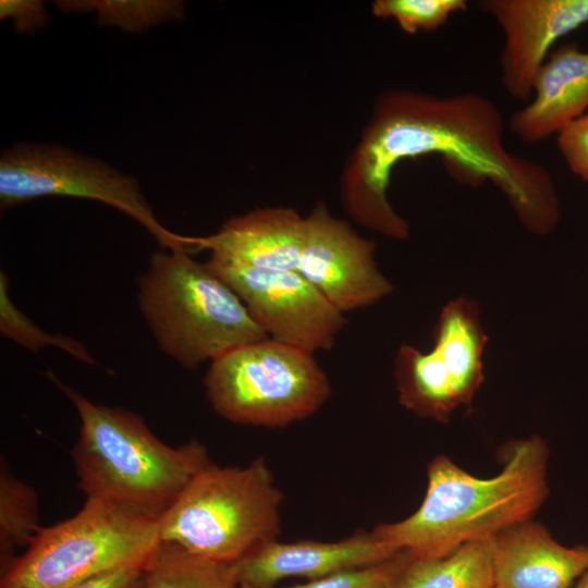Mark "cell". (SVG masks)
Returning <instances> with one entry per match:
<instances>
[{
	"label": "cell",
	"mask_w": 588,
	"mask_h": 588,
	"mask_svg": "<svg viewBox=\"0 0 588 588\" xmlns=\"http://www.w3.org/2000/svg\"><path fill=\"white\" fill-rule=\"evenodd\" d=\"M437 154L449 174L474 187L487 181L509 199L522 224L546 235L560 217L549 171L509 151L503 119L476 93L433 96L408 89L383 91L341 177L345 210L358 224L406 240L409 224L388 199L393 168L407 158Z\"/></svg>",
	"instance_id": "6da1fadb"
},
{
	"label": "cell",
	"mask_w": 588,
	"mask_h": 588,
	"mask_svg": "<svg viewBox=\"0 0 588 588\" xmlns=\"http://www.w3.org/2000/svg\"><path fill=\"white\" fill-rule=\"evenodd\" d=\"M502 456L503 467L491 478L437 456L428 465L419 509L405 519L379 524L372 536L412 560L436 559L530 520L549 494L548 446L535 434L510 442Z\"/></svg>",
	"instance_id": "7a4b0ae2"
},
{
	"label": "cell",
	"mask_w": 588,
	"mask_h": 588,
	"mask_svg": "<svg viewBox=\"0 0 588 588\" xmlns=\"http://www.w3.org/2000/svg\"><path fill=\"white\" fill-rule=\"evenodd\" d=\"M50 377L79 417L72 457L78 487L87 499L158 519L192 478L211 463L200 443L172 448L133 412L97 404Z\"/></svg>",
	"instance_id": "3957f363"
},
{
	"label": "cell",
	"mask_w": 588,
	"mask_h": 588,
	"mask_svg": "<svg viewBox=\"0 0 588 588\" xmlns=\"http://www.w3.org/2000/svg\"><path fill=\"white\" fill-rule=\"evenodd\" d=\"M187 248L152 254L138 280V305L157 344L194 369L269 338L236 293Z\"/></svg>",
	"instance_id": "277c9868"
},
{
	"label": "cell",
	"mask_w": 588,
	"mask_h": 588,
	"mask_svg": "<svg viewBox=\"0 0 588 588\" xmlns=\"http://www.w3.org/2000/svg\"><path fill=\"white\" fill-rule=\"evenodd\" d=\"M283 493L262 457L245 467L200 469L157 519L160 540L237 563L280 534Z\"/></svg>",
	"instance_id": "5b68a950"
},
{
	"label": "cell",
	"mask_w": 588,
	"mask_h": 588,
	"mask_svg": "<svg viewBox=\"0 0 588 588\" xmlns=\"http://www.w3.org/2000/svg\"><path fill=\"white\" fill-rule=\"evenodd\" d=\"M160 543L157 519L87 499L71 518L40 527L0 588H73L117 568L146 566Z\"/></svg>",
	"instance_id": "8992f818"
},
{
	"label": "cell",
	"mask_w": 588,
	"mask_h": 588,
	"mask_svg": "<svg viewBox=\"0 0 588 588\" xmlns=\"http://www.w3.org/2000/svg\"><path fill=\"white\" fill-rule=\"evenodd\" d=\"M205 388L210 405L224 419L270 428L310 417L331 394L314 353L270 338L212 360Z\"/></svg>",
	"instance_id": "52a82bcc"
},
{
	"label": "cell",
	"mask_w": 588,
	"mask_h": 588,
	"mask_svg": "<svg viewBox=\"0 0 588 588\" xmlns=\"http://www.w3.org/2000/svg\"><path fill=\"white\" fill-rule=\"evenodd\" d=\"M52 196L103 203L137 221L163 249L189 247L188 236L175 234L158 221L137 180L105 161L41 143L16 144L2 151L1 209Z\"/></svg>",
	"instance_id": "ba28073f"
},
{
	"label": "cell",
	"mask_w": 588,
	"mask_h": 588,
	"mask_svg": "<svg viewBox=\"0 0 588 588\" xmlns=\"http://www.w3.org/2000/svg\"><path fill=\"white\" fill-rule=\"evenodd\" d=\"M428 353L403 344L395 359L400 403L420 417L449 420L461 405H470L483 382L482 354L488 342L476 302H450L433 330Z\"/></svg>",
	"instance_id": "9c48e42d"
},
{
	"label": "cell",
	"mask_w": 588,
	"mask_h": 588,
	"mask_svg": "<svg viewBox=\"0 0 588 588\" xmlns=\"http://www.w3.org/2000/svg\"><path fill=\"white\" fill-rule=\"evenodd\" d=\"M278 342L310 353L330 350L345 317L297 270H269L209 257L206 261Z\"/></svg>",
	"instance_id": "30bf717a"
},
{
	"label": "cell",
	"mask_w": 588,
	"mask_h": 588,
	"mask_svg": "<svg viewBox=\"0 0 588 588\" xmlns=\"http://www.w3.org/2000/svg\"><path fill=\"white\" fill-rule=\"evenodd\" d=\"M376 245L318 203L305 217L297 271L343 314L370 306L393 291L375 261Z\"/></svg>",
	"instance_id": "8fae6325"
},
{
	"label": "cell",
	"mask_w": 588,
	"mask_h": 588,
	"mask_svg": "<svg viewBox=\"0 0 588 588\" xmlns=\"http://www.w3.org/2000/svg\"><path fill=\"white\" fill-rule=\"evenodd\" d=\"M504 34L501 82L507 94L527 101L551 46L588 23V0H482Z\"/></svg>",
	"instance_id": "7c38bea8"
},
{
	"label": "cell",
	"mask_w": 588,
	"mask_h": 588,
	"mask_svg": "<svg viewBox=\"0 0 588 588\" xmlns=\"http://www.w3.org/2000/svg\"><path fill=\"white\" fill-rule=\"evenodd\" d=\"M372 534H357L336 542L302 540L264 544L237 562L238 584L273 588L282 579L304 577L309 580L379 563L397 555Z\"/></svg>",
	"instance_id": "4fadbf2b"
},
{
	"label": "cell",
	"mask_w": 588,
	"mask_h": 588,
	"mask_svg": "<svg viewBox=\"0 0 588 588\" xmlns=\"http://www.w3.org/2000/svg\"><path fill=\"white\" fill-rule=\"evenodd\" d=\"M305 217L289 207H264L234 216L213 234L191 237L192 252L258 269L297 270Z\"/></svg>",
	"instance_id": "5bb4252c"
},
{
	"label": "cell",
	"mask_w": 588,
	"mask_h": 588,
	"mask_svg": "<svg viewBox=\"0 0 588 588\" xmlns=\"http://www.w3.org/2000/svg\"><path fill=\"white\" fill-rule=\"evenodd\" d=\"M494 588H573L588 567V547L568 548L531 520L492 540Z\"/></svg>",
	"instance_id": "9a60e30c"
},
{
	"label": "cell",
	"mask_w": 588,
	"mask_h": 588,
	"mask_svg": "<svg viewBox=\"0 0 588 588\" xmlns=\"http://www.w3.org/2000/svg\"><path fill=\"white\" fill-rule=\"evenodd\" d=\"M532 100L509 121L511 132L525 143L558 133L588 108V52L575 45L553 51L540 68Z\"/></svg>",
	"instance_id": "2e32d148"
},
{
	"label": "cell",
	"mask_w": 588,
	"mask_h": 588,
	"mask_svg": "<svg viewBox=\"0 0 588 588\" xmlns=\"http://www.w3.org/2000/svg\"><path fill=\"white\" fill-rule=\"evenodd\" d=\"M492 540L436 559L408 558L401 588H493Z\"/></svg>",
	"instance_id": "e0dca14e"
},
{
	"label": "cell",
	"mask_w": 588,
	"mask_h": 588,
	"mask_svg": "<svg viewBox=\"0 0 588 588\" xmlns=\"http://www.w3.org/2000/svg\"><path fill=\"white\" fill-rule=\"evenodd\" d=\"M237 563H221L189 553L168 542L160 543L146 566L145 588H234Z\"/></svg>",
	"instance_id": "ac0fdd59"
},
{
	"label": "cell",
	"mask_w": 588,
	"mask_h": 588,
	"mask_svg": "<svg viewBox=\"0 0 588 588\" xmlns=\"http://www.w3.org/2000/svg\"><path fill=\"white\" fill-rule=\"evenodd\" d=\"M38 524V499L35 490L15 477L7 462L0 467V551L4 572L11 566L15 548L32 542Z\"/></svg>",
	"instance_id": "d6986e66"
},
{
	"label": "cell",
	"mask_w": 588,
	"mask_h": 588,
	"mask_svg": "<svg viewBox=\"0 0 588 588\" xmlns=\"http://www.w3.org/2000/svg\"><path fill=\"white\" fill-rule=\"evenodd\" d=\"M64 12H95L98 24L138 33L163 22L180 20L183 4L169 0H89L57 1Z\"/></svg>",
	"instance_id": "ffe728a7"
},
{
	"label": "cell",
	"mask_w": 588,
	"mask_h": 588,
	"mask_svg": "<svg viewBox=\"0 0 588 588\" xmlns=\"http://www.w3.org/2000/svg\"><path fill=\"white\" fill-rule=\"evenodd\" d=\"M8 287V277L1 272L0 330L5 338L33 352L52 345L84 363L95 364L94 358L82 343L64 334L48 333L26 317L10 299Z\"/></svg>",
	"instance_id": "44dd1931"
},
{
	"label": "cell",
	"mask_w": 588,
	"mask_h": 588,
	"mask_svg": "<svg viewBox=\"0 0 588 588\" xmlns=\"http://www.w3.org/2000/svg\"><path fill=\"white\" fill-rule=\"evenodd\" d=\"M466 9L465 0H377L371 5L375 16L393 19L407 34L436 30Z\"/></svg>",
	"instance_id": "7402d4cb"
},
{
	"label": "cell",
	"mask_w": 588,
	"mask_h": 588,
	"mask_svg": "<svg viewBox=\"0 0 588 588\" xmlns=\"http://www.w3.org/2000/svg\"><path fill=\"white\" fill-rule=\"evenodd\" d=\"M408 562L405 552L389 560L344 569L305 584L283 588H401Z\"/></svg>",
	"instance_id": "603a6c76"
},
{
	"label": "cell",
	"mask_w": 588,
	"mask_h": 588,
	"mask_svg": "<svg viewBox=\"0 0 588 588\" xmlns=\"http://www.w3.org/2000/svg\"><path fill=\"white\" fill-rule=\"evenodd\" d=\"M558 147L571 171L588 181V113L572 120L558 132Z\"/></svg>",
	"instance_id": "cb8c5ba5"
},
{
	"label": "cell",
	"mask_w": 588,
	"mask_h": 588,
	"mask_svg": "<svg viewBox=\"0 0 588 588\" xmlns=\"http://www.w3.org/2000/svg\"><path fill=\"white\" fill-rule=\"evenodd\" d=\"M0 16L11 19L15 30L22 34H34L49 21L44 2L38 0H1Z\"/></svg>",
	"instance_id": "d4e9b609"
},
{
	"label": "cell",
	"mask_w": 588,
	"mask_h": 588,
	"mask_svg": "<svg viewBox=\"0 0 588 588\" xmlns=\"http://www.w3.org/2000/svg\"><path fill=\"white\" fill-rule=\"evenodd\" d=\"M146 566L117 568L95 576L73 588H145Z\"/></svg>",
	"instance_id": "484cf974"
},
{
	"label": "cell",
	"mask_w": 588,
	"mask_h": 588,
	"mask_svg": "<svg viewBox=\"0 0 588 588\" xmlns=\"http://www.w3.org/2000/svg\"><path fill=\"white\" fill-rule=\"evenodd\" d=\"M573 588H588V567Z\"/></svg>",
	"instance_id": "4316f807"
},
{
	"label": "cell",
	"mask_w": 588,
	"mask_h": 588,
	"mask_svg": "<svg viewBox=\"0 0 588 588\" xmlns=\"http://www.w3.org/2000/svg\"><path fill=\"white\" fill-rule=\"evenodd\" d=\"M234 588H255V587H252L249 585L238 584Z\"/></svg>",
	"instance_id": "83f0119b"
},
{
	"label": "cell",
	"mask_w": 588,
	"mask_h": 588,
	"mask_svg": "<svg viewBox=\"0 0 588 588\" xmlns=\"http://www.w3.org/2000/svg\"><path fill=\"white\" fill-rule=\"evenodd\" d=\"M494 588V587H493Z\"/></svg>",
	"instance_id": "f1b7e54d"
}]
</instances>
